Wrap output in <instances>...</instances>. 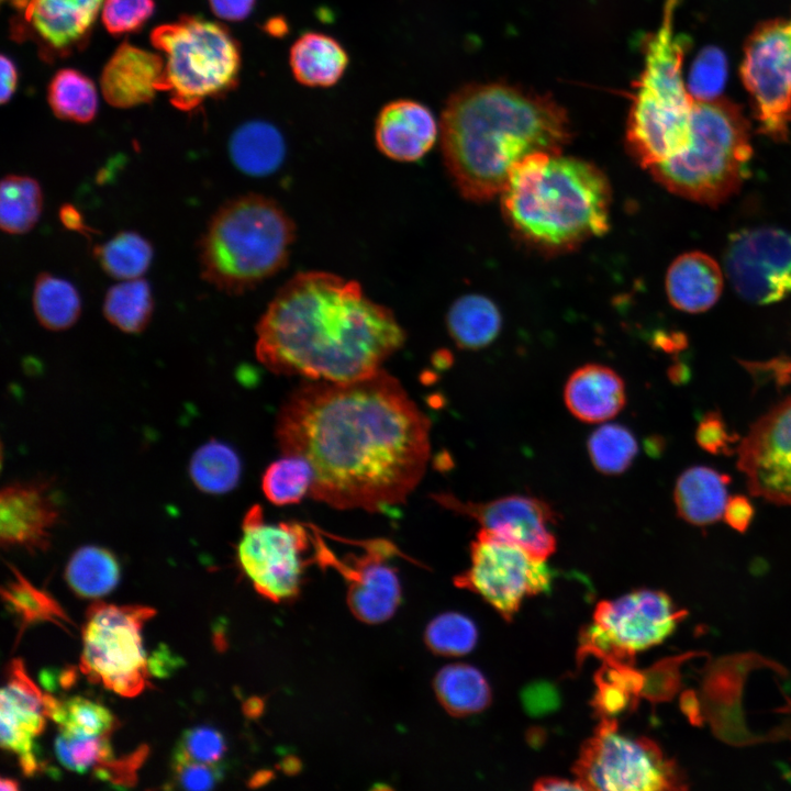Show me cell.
Here are the masks:
<instances>
[{
    "instance_id": "8992f818",
    "label": "cell",
    "mask_w": 791,
    "mask_h": 791,
    "mask_svg": "<svg viewBox=\"0 0 791 791\" xmlns=\"http://www.w3.org/2000/svg\"><path fill=\"white\" fill-rule=\"evenodd\" d=\"M679 0H666L659 27L647 37L644 67L635 82L626 146L643 165L664 161L690 141L694 99L682 77L687 38L675 31Z\"/></svg>"
},
{
    "instance_id": "74e56055",
    "label": "cell",
    "mask_w": 791,
    "mask_h": 791,
    "mask_svg": "<svg viewBox=\"0 0 791 791\" xmlns=\"http://www.w3.org/2000/svg\"><path fill=\"white\" fill-rule=\"evenodd\" d=\"M93 256L105 274L119 280H130L141 278L148 270L154 248L140 233L122 231L94 246Z\"/></svg>"
},
{
    "instance_id": "7c38bea8",
    "label": "cell",
    "mask_w": 791,
    "mask_h": 791,
    "mask_svg": "<svg viewBox=\"0 0 791 791\" xmlns=\"http://www.w3.org/2000/svg\"><path fill=\"white\" fill-rule=\"evenodd\" d=\"M553 571L545 559L480 530L470 545V566L454 582L480 595L510 622L523 600L550 589Z\"/></svg>"
},
{
    "instance_id": "4fadbf2b",
    "label": "cell",
    "mask_w": 791,
    "mask_h": 791,
    "mask_svg": "<svg viewBox=\"0 0 791 791\" xmlns=\"http://www.w3.org/2000/svg\"><path fill=\"white\" fill-rule=\"evenodd\" d=\"M740 76L760 131L786 141L791 123V15L755 27L745 44Z\"/></svg>"
},
{
    "instance_id": "f5cc1de1",
    "label": "cell",
    "mask_w": 791,
    "mask_h": 791,
    "mask_svg": "<svg viewBox=\"0 0 791 791\" xmlns=\"http://www.w3.org/2000/svg\"><path fill=\"white\" fill-rule=\"evenodd\" d=\"M213 13L226 21H242L253 11L256 0H208Z\"/></svg>"
},
{
    "instance_id": "91938a15",
    "label": "cell",
    "mask_w": 791,
    "mask_h": 791,
    "mask_svg": "<svg viewBox=\"0 0 791 791\" xmlns=\"http://www.w3.org/2000/svg\"><path fill=\"white\" fill-rule=\"evenodd\" d=\"M27 0H2V2H7L12 8H14L16 11L21 10Z\"/></svg>"
},
{
    "instance_id": "6da1fadb",
    "label": "cell",
    "mask_w": 791,
    "mask_h": 791,
    "mask_svg": "<svg viewBox=\"0 0 791 791\" xmlns=\"http://www.w3.org/2000/svg\"><path fill=\"white\" fill-rule=\"evenodd\" d=\"M431 422L386 370L353 381L310 380L287 398L275 436L313 471L310 495L336 510L389 513L422 480Z\"/></svg>"
},
{
    "instance_id": "7bdbcfd3",
    "label": "cell",
    "mask_w": 791,
    "mask_h": 791,
    "mask_svg": "<svg viewBox=\"0 0 791 791\" xmlns=\"http://www.w3.org/2000/svg\"><path fill=\"white\" fill-rule=\"evenodd\" d=\"M478 639L476 624L468 616L447 612L433 619L424 633L427 647L443 656H463L470 653Z\"/></svg>"
},
{
    "instance_id": "d6a6232c",
    "label": "cell",
    "mask_w": 791,
    "mask_h": 791,
    "mask_svg": "<svg viewBox=\"0 0 791 791\" xmlns=\"http://www.w3.org/2000/svg\"><path fill=\"white\" fill-rule=\"evenodd\" d=\"M43 210V192L30 176L10 174L0 183V226L11 235L24 234L38 222Z\"/></svg>"
},
{
    "instance_id": "44dd1931",
    "label": "cell",
    "mask_w": 791,
    "mask_h": 791,
    "mask_svg": "<svg viewBox=\"0 0 791 791\" xmlns=\"http://www.w3.org/2000/svg\"><path fill=\"white\" fill-rule=\"evenodd\" d=\"M164 58L123 42L105 63L100 88L107 102L127 109L148 103L160 91Z\"/></svg>"
},
{
    "instance_id": "f546056e",
    "label": "cell",
    "mask_w": 791,
    "mask_h": 791,
    "mask_svg": "<svg viewBox=\"0 0 791 791\" xmlns=\"http://www.w3.org/2000/svg\"><path fill=\"white\" fill-rule=\"evenodd\" d=\"M433 686L439 703L454 716L479 713L491 702L487 679L470 665L445 666L435 676Z\"/></svg>"
},
{
    "instance_id": "bcb514c9",
    "label": "cell",
    "mask_w": 791,
    "mask_h": 791,
    "mask_svg": "<svg viewBox=\"0 0 791 791\" xmlns=\"http://www.w3.org/2000/svg\"><path fill=\"white\" fill-rule=\"evenodd\" d=\"M225 751L226 743L223 735L213 727L200 725L182 733L172 760L220 765Z\"/></svg>"
},
{
    "instance_id": "603a6c76",
    "label": "cell",
    "mask_w": 791,
    "mask_h": 791,
    "mask_svg": "<svg viewBox=\"0 0 791 791\" xmlns=\"http://www.w3.org/2000/svg\"><path fill=\"white\" fill-rule=\"evenodd\" d=\"M564 399L578 420L599 423L614 417L623 409L625 385L611 368L588 364L571 374L565 386Z\"/></svg>"
},
{
    "instance_id": "680465c9",
    "label": "cell",
    "mask_w": 791,
    "mask_h": 791,
    "mask_svg": "<svg viewBox=\"0 0 791 791\" xmlns=\"http://www.w3.org/2000/svg\"><path fill=\"white\" fill-rule=\"evenodd\" d=\"M0 782V789L2 791H14L19 788L18 782L10 778H2Z\"/></svg>"
},
{
    "instance_id": "8fae6325",
    "label": "cell",
    "mask_w": 791,
    "mask_h": 791,
    "mask_svg": "<svg viewBox=\"0 0 791 791\" xmlns=\"http://www.w3.org/2000/svg\"><path fill=\"white\" fill-rule=\"evenodd\" d=\"M670 597L639 589L601 601L593 622L580 633L579 658L592 655L604 662L633 665L634 655L662 643L683 619Z\"/></svg>"
},
{
    "instance_id": "cb8c5ba5",
    "label": "cell",
    "mask_w": 791,
    "mask_h": 791,
    "mask_svg": "<svg viewBox=\"0 0 791 791\" xmlns=\"http://www.w3.org/2000/svg\"><path fill=\"white\" fill-rule=\"evenodd\" d=\"M722 288L718 265L701 252L686 253L676 258L666 277L670 303L690 313L710 309L717 301Z\"/></svg>"
},
{
    "instance_id": "e575fe53",
    "label": "cell",
    "mask_w": 791,
    "mask_h": 791,
    "mask_svg": "<svg viewBox=\"0 0 791 791\" xmlns=\"http://www.w3.org/2000/svg\"><path fill=\"white\" fill-rule=\"evenodd\" d=\"M47 101L60 120L91 122L98 111V92L93 81L74 68H62L51 79Z\"/></svg>"
},
{
    "instance_id": "e0dca14e",
    "label": "cell",
    "mask_w": 791,
    "mask_h": 791,
    "mask_svg": "<svg viewBox=\"0 0 791 791\" xmlns=\"http://www.w3.org/2000/svg\"><path fill=\"white\" fill-rule=\"evenodd\" d=\"M315 544L317 561L334 567L345 578L347 603L358 620L377 624L394 614L401 601V586L396 569L387 562L397 554L392 544L369 541L363 544L364 555L348 556L344 560L338 559L320 537Z\"/></svg>"
},
{
    "instance_id": "b9f144b4",
    "label": "cell",
    "mask_w": 791,
    "mask_h": 791,
    "mask_svg": "<svg viewBox=\"0 0 791 791\" xmlns=\"http://www.w3.org/2000/svg\"><path fill=\"white\" fill-rule=\"evenodd\" d=\"M588 452L598 471L620 475L632 465L638 444L626 426L608 423L592 432L588 439Z\"/></svg>"
},
{
    "instance_id": "2e32d148",
    "label": "cell",
    "mask_w": 791,
    "mask_h": 791,
    "mask_svg": "<svg viewBox=\"0 0 791 791\" xmlns=\"http://www.w3.org/2000/svg\"><path fill=\"white\" fill-rule=\"evenodd\" d=\"M737 452L749 492L791 506V396L757 420Z\"/></svg>"
},
{
    "instance_id": "7dc6e473",
    "label": "cell",
    "mask_w": 791,
    "mask_h": 791,
    "mask_svg": "<svg viewBox=\"0 0 791 791\" xmlns=\"http://www.w3.org/2000/svg\"><path fill=\"white\" fill-rule=\"evenodd\" d=\"M154 10V0H104L101 20L110 34L119 36L140 30Z\"/></svg>"
},
{
    "instance_id": "816d5d0a",
    "label": "cell",
    "mask_w": 791,
    "mask_h": 791,
    "mask_svg": "<svg viewBox=\"0 0 791 791\" xmlns=\"http://www.w3.org/2000/svg\"><path fill=\"white\" fill-rule=\"evenodd\" d=\"M754 514L750 501L745 495L737 494L728 498L723 519L732 528L743 533L748 528Z\"/></svg>"
},
{
    "instance_id": "ee69618b",
    "label": "cell",
    "mask_w": 791,
    "mask_h": 791,
    "mask_svg": "<svg viewBox=\"0 0 791 791\" xmlns=\"http://www.w3.org/2000/svg\"><path fill=\"white\" fill-rule=\"evenodd\" d=\"M110 735L74 736L59 733L55 740V753L67 769L85 773L114 759Z\"/></svg>"
},
{
    "instance_id": "7a4b0ae2",
    "label": "cell",
    "mask_w": 791,
    "mask_h": 791,
    "mask_svg": "<svg viewBox=\"0 0 791 791\" xmlns=\"http://www.w3.org/2000/svg\"><path fill=\"white\" fill-rule=\"evenodd\" d=\"M257 359L277 375L353 381L369 377L402 347L405 332L361 286L325 271L292 277L256 325Z\"/></svg>"
},
{
    "instance_id": "ffe728a7",
    "label": "cell",
    "mask_w": 791,
    "mask_h": 791,
    "mask_svg": "<svg viewBox=\"0 0 791 791\" xmlns=\"http://www.w3.org/2000/svg\"><path fill=\"white\" fill-rule=\"evenodd\" d=\"M60 519L51 483L32 480L9 483L0 495V538L5 548L45 550Z\"/></svg>"
},
{
    "instance_id": "277c9868",
    "label": "cell",
    "mask_w": 791,
    "mask_h": 791,
    "mask_svg": "<svg viewBox=\"0 0 791 791\" xmlns=\"http://www.w3.org/2000/svg\"><path fill=\"white\" fill-rule=\"evenodd\" d=\"M500 196L513 233L546 254L572 250L610 226L606 176L593 164L561 153L525 157Z\"/></svg>"
},
{
    "instance_id": "9f6ffc18",
    "label": "cell",
    "mask_w": 791,
    "mask_h": 791,
    "mask_svg": "<svg viewBox=\"0 0 791 791\" xmlns=\"http://www.w3.org/2000/svg\"><path fill=\"white\" fill-rule=\"evenodd\" d=\"M59 220L62 224L70 231L80 233L82 235H89L90 233H96V230L92 227H89L85 223V219L81 214V212L73 204L65 203L60 207L58 212Z\"/></svg>"
},
{
    "instance_id": "db71d44e",
    "label": "cell",
    "mask_w": 791,
    "mask_h": 791,
    "mask_svg": "<svg viewBox=\"0 0 791 791\" xmlns=\"http://www.w3.org/2000/svg\"><path fill=\"white\" fill-rule=\"evenodd\" d=\"M556 702V693L549 686L537 684L525 690L524 703L531 712L539 713L546 711L549 708H554Z\"/></svg>"
},
{
    "instance_id": "83f0119b",
    "label": "cell",
    "mask_w": 791,
    "mask_h": 791,
    "mask_svg": "<svg viewBox=\"0 0 791 791\" xmlns=\"http://www.w3.org/2000/svg\"><path fill=\"white\" fill-rule=\"evenodd\" d=\"M285 149L280 132L264 121L239 125L229 143L232 161L250 176H264L277 169L285 157Z\"/></svg>"
},
{
    "instance_id": "ba28073f",
    "label": "cell",
    "mask_w": 791,
    "mask_h": 791,
    "mask_svg": "<svg viewBox=\"0 0 791 791\" xmlns=\"http://www.w3.org/2000/svg\"><path fill=\"white\" fill-rule=\"evenodd\" d=\"M151 41L165 56L160 91L169 94L175 108L193 111L205 100L223 97L237 86L241 48L224 25L183 15L155 27Z\"/></svg>"
},
{
    "instance_id": "681fc988",
    "label": "cell",
    "mask_w": 791,
    "mask_h": 791,
    "mask_svg": "<svg viewBox=\"0 0 791 791\" xmlns=\"http://www.w3.org/2000/svg\"><path fill=\"white\" fill-rule=\"evenodd\" d=\"M148 748L143 746L129 756L120 759L114 758L94 769V776L102 781L111 782L115 787H132L136 782L137 769L146 758Z\"/></svg>"
},
{
    "instance_id": "3957f363",
    "label": "cell",
    "mask_w": 791,
    "mask_h": 791,
    "mask_svg": "<svg viewBox=\"0 0 791 791\" xmlns=\"http://www.w3.org/2000/svg\"><path fill=\"white\" fill-rule=\"evenodd\" d=\"M439 131L450 178L476 202L501 194L525 157L561 153L571 135L568 116L553 98L503 83L456 91L442 113Z\"/></svg>"
},
{
    "instance_id": "5bb4252c",
    "label": "cell",
    "mask_w": 791,
    "mask_h": 791,
    "mask_svg": "<svg viewBox=\"0 0 791 791\" xmlns=\"http://www.w3.org/2000/svg\"><path fill=\"white\" fill-rule=\"evenodd\" d=\"M237 546L239 566L254 588L274 601L298 597L305 566L309 534L298 523H267L259 505L252 506L242 524Z\"/></svg>"
},
{
    "instance_id": "c3c4849f",
    "label": "cell",
    "mask_w": 791,
    "mask_h": 791,
    "mask_svg": "<svg viewBox=\"0 0 791 791\" xmlns=\"http://www.w3.org/2000/svg\"><path fill=\"white\" fill-rule=\"evenodd\" d=\"M172 772L176 786L187 790L213 789L223 775L220 765L190 760H172Z\"/></svg>"
},
{
    "instance_id": "6f0895ef",
    "label": "cell",
    "mask_w": 791,
    "mask_h": 791,
    "mask_svg": "<svg viewBox=\"0 0 791 791\" xmlns=\"http://www.w3.org/2000/svg\"><path fill=\"white\" fill-rule=\"evenodd\" d=\"M535 790L555 791V790H583L580 782L570 781L562 778L549 777L537 780L534 784Z\"/></svg>"
},
{
    "instance_id": "ab89813d",
    "label": "cell",
    "mask_w": 791,
    "mask_h": 791,
    "mask_svg": "<svg viewBox=\"0 0 791 791\" xmlns=\"http://www.w3.org/2000/svg\"><path fill=\"white\" fill-rule=\"evenodd\" d=\"M12 578L1 589L2 600L21 625L20 633L29 625L54 622L63 626L70 620L62 606L47 592L35 588L13 566H9Z\"/></svg>"
},
{
    "instance_id": "f6af8a7d",
    "label": "cell",
    "mask_w": 791,
    "mask_h": 791,
    "mask_svg": "<svg viewBox=\"0 0 791 791\" xmlns=\"http://www.w3.org/2000/svg\"><path fill=\"white\" fill-rule=\"evenodd\" d=\"M727 77L724 53L714 46L703 48L697 56L689 75L688 87L694 100L718 98Z\"/></svg>"
},
{
    "instance_id": "52a82bcc",
    "label": "cell",
    "mask_w": 791,
    "mask_h": 791,
    "mask_svg": "<svg viewBox=\"0 0 791 791\" xmlns=\"http://www.w3.org/2000/svg\"><path fill=\"white\" fill-rule=\"evenodd\" d=\"M750 157L749 123L742 109L721 98L694 100L689 144L649 170L670 192L715 207L738 191Z\"/></svg>"
},
{
    "instance_id": "30bf717a",
    "label": "cell",
    "mask_w": 791,
    "mask_h": 791,
    "mask_svg": "<svg viewBox=\"0 0 791 791\" xmlns=\"http://www.w3.org/2000/svg\"><path fill=\"white\" fill-rule=\"evenodd\" d=\"M583 790H677L684 778L649 738L619 733L615 718H601L594 734L580 748L572 767Z\"/></svg>"
},
{
    "instance_id": "d4e9b609",
    "label": "cell",
    "mask_w": 791,
    "mask_h": 791,
    "mask_svg": "<svg viewBox=\"0 0 791 791\" xmlns=\"http://www.w3.org/2000/svg\"><path fill=\"white\" fill-rule=\"evenodd\" d=\"M731 478L717 470L694 466L678 478L673 500L678 515L686 522L703 526L723 517Z\"/></svg>"
},
{
    "instance_id": "8d00e7d4",
    "label": "cell",
    "mask_w": 791,
    "mask_h": 791,
    "mask_svg": "<svg viewBox=\"0 0 791 791\" xmlns=\"http://www.w3.org/2000/svg\"><path fill=\"white\" fill-rule=\"evenodd\" d=\"M644 676L633 665L604 662L595 676L597 691L592 701L601 718H614L633 710L642 695Z\"/></svg>"
},
{
    "instance_id": "d590c367",
    "label": "cell",
    "mask_w": 791,
    "mask_h": 791,
    "mask_svg": "<svg viewBox=\"0 0 791 791\" xmlns=\"http://www.w3.org/2000/svg\"><path fill=\"white\" fill-rule=\"evenodd\" d=\"M242 463L227 444L212 439L199 447L189 463V475L194 486L205 493L222 494L238 483Z\"/></svg>"
},
{
    "instance_id": "f1b7e54d",
    "label": "cell",
    "mask_w": 791,
    "mask_h": 791,
    "mask_svg": "<svg viewBox=\"0 0 791 791\" xmlns=\"http://www.w3.org/2000/svg\"><path fill=\"white\" fill-rule=\"evenodd\" d=\"M501 325L498 307L481 294L458 298L447 313L448 333L464 349L476 350L488 346L499 335Z\"/></svg>"
},
{
    "instance_id": "4316f807",
    "label": "cell",
    "mask_w": 791,
    "mask_h": 791,
    "mask_svg": "<svg viewBox=\"0 0 791 791\" xmlns=\"http://www.w3.org/2000/svg\"><path fill=\"white\" fill-rule=\"evenodd\" d=\"M45 717L44 693L29 677L22 660L13 659L0 694V725L36 737L44 728Z\"/></svg>"
},
{
    "instance_id": "9c48e42d",
    "label": "cell",
    "mask_w": 791,
    "mask_h": 791,
    "mask_svg": "<svg viewBox=\"0 0 791 791\" xmlns=\"http://www.w3.org/2000/svg\"><path fill=\"white\" fill-rule=\"evenodd\" d=\"M156 611L143 605L94 602L82 627L80 671L93 683L122 697L140 694L148 683L149 664L142 630Z\"/></svg>"
},
{
    "instance_id": "11a10c76",
    "label": "cell",
    "mask_w": 791,
    "mask_h": 791,
    "mask_svg": "<svg viewBox=\"0 0 791 791\" xmlns=\"http://www.w3.org/2000/svg\"><path fill=\"white\" fill-rule=\"evenodd\" d=\"M18 85V70L14 62L4 54L1 55V93L0 100L4 104L11 100Z\"/></svg>"
},
{
    "instance_id": "1f68e13d",
    "label": "cell",
    "mask_w": 791,
    "mask_h": 791,
    "mask_svg": "<svg viewBox=\"0 0 791 791\" xmlns=\"http://www.w3.org/2000/svg\"><path fill=\"white\" fill-rule=\"evenodd\" d=\"M32 305L38 323L51 331L71 327L81 314V299L76 287L49 272L37 275Z\"/></svg>"
},
{
    "instance_id": "7402d4cb",
    "label": "cell",
    "mask_w": 791,
    "mask_h": 791,
    "mask_svg": "<svg viewBox=\"0 0 791 791\" xmlns=\"http://www.w3.org/2000/svg\"><path fill=\"white\" fill-rule=\"evenodd\" d=\"M437 133L432 112L422 103L409 99L386 104L375 125L378 149L385 156L404 163L421 159L433 147Z\"/></svg>"
},
{
    "instance_id": "d6986e66",
    "label": "cell",
    "mask_w": 791,
    "mask_h": 791,
    "mask_svg": "<svg viewBox=\"0 0 791 791\" xmlns=\"http://www.w3.org/2000/svg\"><path fill=\"white\" fill-rule=\"evenodd\" d=\"M104 0H27L11 21L15 41H32L45 60L63 58L88 43Z\"/></svg>"
},
{
    "instance_id": "484cf974",
    "label": "cell",
    "mask_w": 791,
    "mask_h": 791,
    "mask_svg": "<svg viewBox=\"0 0 791 791\" xmlns=\"http://www.w3.org/2000/svg\"><path fill=\"white\" fill-rule=\"evenodd\" d=\"M289 62L301 85L331 87L342 78L348 55L335 38L320 32H307L291 46Z\"/></svg>"
},
{
    "instance_id": "5b68a950",
    "label": "cell",
    "mask_w": 791,
    "mask_h": 791,
    "mask_svg": "<svg viewBox=\"0 0 791 791\" xmlns=\"http://www.w3.org/2000/svg\"><path fill=\"white\" fill-rule=\"evenodd\" d=\"M294 237V224L277 202L236 197L212 215L199 241L201 277L227 294L244 293L286 266Z\"/></svg>"
},
{
    "instance_id": "f907efd6",
    "label": "cell",
    "mask_w": 791,
    "mask_h": 791,
    "mask_svg": "<svg viewBox=\"0 0 791 791\" xmlns=\"http://www.w3.org/2000/svg\"><path fill=\"white\" fill-rule=\"evenodd\" d=\"M697 443L711 454H728L736 436H732L720 413L710 412L700 422L695 432Z\"/></svg>"
},
{
    "instance_id": "60d3db41",
    "label": "cell",
    "mask_w": 791,
    "mask_h": 791,
    "mask_svg": "<svg viewBox=\"0 0 791 791\" xmlns=\"http://www.w3.org/2000/svg\"><path fill=\"white\" fill-rule=\"evenodd\" d=\"M312 480V468L304 458L283 454L265 470L261 489L274 504H294L310 494Z\"/></svg>"
},
{
    "instance_id": "4dcf8cb0",
    "label": "cell",
    "mask_w": 791,
    "mask_h": 791,
    "mask_svg": "<svg viewBox=\"0 0 791 791\" xmlns=\"http://www.w3.org/2000/svg\"><path fill=\"white\" fill-rule=\"evenodd\" d=\"M65 578L70 589L81 598H100L112 591L120 579L115 556L100 546H82L70 557Z\"/></svg>"
},
{
    "instance_id": "836d02e7",
    "label": "cell",
    "mask_w": 791,
    "mask_h": 791,
    "mask_svg": "<svg viewBox=\"0 0 791 791\" xmlns=\"http://www.w3.org/2000/svg\"><path fill=\"white\" fill-rule=\"evenodd\" d=\"M102 311L104 317L120 331L127 334L143 332L154 311L151 285L143 278L113 285L105 293Z\"/></svg>"
},
{
    "instance_id": "ac0fdd59",
    "label": "cell",
    "mask_w": 791,
    "mask_h": 791,
    "mask_svg": "<svg viewBox=\"0 0 791 791\" xmlns=\"http://www.w3.org/2000/svg\"><path fill=\"white\" fill-rule=\"evenodd\" d=\"M442 505L476 520L482 530L503 541L523 547L533 556L546 559L556 549V539L548 527L556 519L545 501L513 494L489 502H463L449 493L435 497Z\"/></svg>"
},
{
    "instance_id": "9a60e30c",
    "label": "cell",
    "mask_w": 791,
    "mask_h": 791,
    "mask_svg": "<svg viewBox=\"0 0 791 791\" xmlns=\"http://www.w3.org/2000/svg\"><path fill=\"white\" fill-rule=\"evenodd\" d=\"M725 269L738 294L768 304L791 293V234L773 227L743 230L731 236Z\"/></svg>"
},
{
    "instance_id": "f35d334b",
    "label": "cell",
    "mask_w": 791,
    "mask_h": 791,
    "mask_svg": "<svg viewBox=\"0 0 791 791\" xmlns=\"http://www.w3.org/2000/svg\"><path fill=\"white\" fill-rule=\"evenodd\" d=\"M46 717L59 726L62 733L74 736L111 735L115 716L103 705L82 697L58 700L44 693Z\"/></svg>"
}]
</instances>
